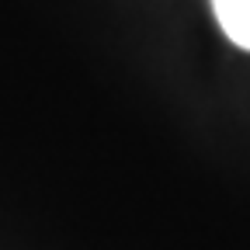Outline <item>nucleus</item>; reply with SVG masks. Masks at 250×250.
<instances>
[{"instance_id": "f257e3e1", "label": "nucleus", "mask_w": 250, "mask_h": 250, "mask_svg": "<svg viewBox=\"0 0 250 250\" xmlns=\"http://www.w3.org/2000/svg\"><path fill=\"white\" fill-rule=\"evenodd\" d=\"M212 11L226 39L250 52V0H212Z\"/></svg>"}]
</instances>
